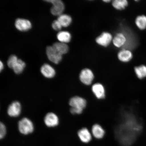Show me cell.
Segmentation results:
<instances>
[{
  "instance_id": "obj_22",
  "label": "cell",
  "mask_w": 146,
  "mask_h": 146,
  "mask_svg": "<svg viewBox=\"0 0 146 146\" xmlns=\"http://www.w3.org/2000/svg\"><path fill=\"white\" fill-rule=\"evenodd\" d=\"M136 24L140 30H144L146 28V16L142 15L138 16L136 19Z\"/></svg>"
},
{
  "instance_id": "obj_1",
  "label": "cell",
  "mask_w": 146,
  "mask_h": 146,
  "mask_svg": "<svg viewBox=\"0 0 146 146\" xmlns=\"http://www.w3.org/2000/svg\"><path fill=\"white\" fill-rule=\"evenodd\" d=\"M87 101L83 98L79 96H75L71 98L69 104L71 107V113L73 114H80L82 113L84 109L86 107Z\"/></svg>"
},
{
  "instance_id": "obj_19",
  "label": "cell",
  "mask_w": 146,
  "mask_h": 146,
  "mask_svg": "<svg viewBox=\"0 0 146 146\" xmlns=\"http://www.w3.org/2000/svg\"><path fill=\"white\" fill-rule=\"evenodd\" d=\"M135 73L137 77L140 79L146 77V66L142 65L140 66L136 67L134 68Z\"/></svg>"
},
{
  "instance_id": "obj_21",
  "label": "cell",
  "mask_w": 146,
  "mask_h": 146,
  "mask_svg": "<svg viewBox=\"0 0 146 146\" xmlns=\"http://www.w3.org/2000/svg\"><path fill=\"white\" fill-rule=\"evenodd\" d=\"M128 5L126 0H115L113 1L112 5L115 9L118 10H123Z\"/></svg>"
},
{
  "instance_id": "obj_14",
  "label": "cell",
  "mask_w": 146,
  "mask_h": 146,
  "mask_svg": "<svg viewBox=\"0 0 146 146\" xmlns=\"http://www.w3.org/2000/svg\"><path fill=\"white\" fill-rule=\"evenodd\" d=\"M93 136L98 139H100L103 137L105 135V131L101 125L98 124H94L92 128Z\"/></svg>"
},
{
  "instance_id": "obj_27",
  "label": "cell",
  "mask_w": 146,
  "mask_h": 146,
  "mask_svg": "<svg viewBox=\"0 0 146 146\" xmlns=\"http://www.w3.org/2000/svg\"><path fill=\"white\" fill-rule=\"evenodd\" d=\"M104 1L106 3H108L110 2L111 1H109V0H106V1Z\"/></svg>"
},
{
  "instance_id": "obj_13",
  "label": "cell",
  "mask_w": 146,
  "mask_h": 146,
  "mask_svg": "<svg viewBox=\"0 0 146 146\" xmlns=\"http://www.w3.org/2000/svg\"><path fill=\"white\" fill-rule=\"evenodd\" d=\"M127 42V38L123 33H119L115 36L113 40V44L118 48L125 46Z\"/></svg>"
},
{
  "instance_id": "obj_15",
  "label": "cell",
  "mask_w": 146,
  "mask_h": 146,
  "mask_svg": "<svg viewBox=\"0 0 146 146\" xmlns=\"http://www.w3.org/2000/svg\"><path fill=\"white\" fill-rule=\"evenodd\" d=\"M118 57L120 61L123 62H127L132 59L133 54L130 50L123 49L119 52Z\"/></svg>"
},
{
  "instance_id": "obj_18",
  "label": "cell",
  "mask_w": 146,
  "mask_h": 146,
  "mask_svg": "<svg viewBox=\"0 0 146 146\" xmlns=\"http://www.w3.org/2000/svg\"><path fill=\"white\" fill-rule=\"evenodd\" d=\"M62 27H67L70 25L72 22V18L71 16L67 14H61L59 16L58 18Z\"/></svg>"
},
{
  "instance_id": "obj_10",
  "label": "cell",
  "mask_w": 146,
  "mask_h": 146,
  "mask_svg": "<svg viewBox=\"0 0 146 146\" xmlns=\"http://www.w3.org/2000/svg\"><path fill=\"white\" fill-rule=\"evenodd\" d=\"M92 91L98 99H103L105 98V88L102 84L100 83L94 84L92 86Z\"/></svg>"
},
{
  "instance_id": "obj_25",
  "label": "cell",
  "mask_w": 146,
  "mask_h": 146,
  "mask_svg": "<svg viewBox=\"0 0 146 146\" xmlns=\"http://www.w3.org/2000/svg\"><path fill=\"white\" fill-rule=\"evenodd\" d=\"M52 28L56 31H59L61 30L62 27L61 24L57 20L54 21L53 22L52 25Z\"/></svg>"
},
{
  "instance_id": "obj_23",
  "label": "cell",
  "mask_w": 146,
  "mask_h": 146,
  "mask_svg": "<svg viewBox=\"0 0 146 146\" xmlns=\"http://www.w3.org/2000/svg\"><path fill=\"white\" fill-rule=\"evenodd\" d=\"M18 60L17 56L14 55H12L8 59L7 61V65L9 68L12 69L14 65L17 63Z\"/></svg>"
},
{
  "instance_id": "obj_6",
  "label": "cell",
  "mask_w": 146,
  "mask_h": 146,
  "mask_svg": "<svg viewBox=\"0 0 146 146\" xmlns=\"http://www.w3.org/2000/svg\"><path fill=\"white\" fill-rule=\"evenodd\" d=\"M112 39V36L110 33L105 32L102 33L96 38V41L98 44L104 47L108 46Z\"/></svg>"
},
{
  "instance_id": "obj_11",
  "label": "cell",
  "mask_w": 146,
  "mask_h": 146,
  "mask_svg": "<svg viewBox=\"0 0 146 146\" xmlns=\"http://www.w3.org/2000/svg\"><path fill=\"white\" fill-rule=\"evenodd\" d=\"M78 134L80 140L83 143H89L92 139L91 134L86 128H83L80 129L78 132Z\"/></svg>"
},
{
  "instance_id": "obj_17",
  "label": "cell",
  "mask_w": 146,
  "mask_h": 146,
  "mask_svg": "<svg viewBox=\"0 0 146 146\" xmlns=\"http://www.w3.org/2000/svg\"><path fill=\"white\" fill-rule=\"evenodd\" d=\"M57 39L61 42L67 43L71 40L72 36L70 33L68 32L61 31L57 34Z\"/></svg>"
},
{
  "instance_id": "obj_12",
  "label": "cell",
  "mask_w": 146,
  "mask_h": 146,
  "mask_svg": "<svg viewBox=\"0 0 146 146\" xmlns=\"http://www.w3.org/2000/svg\"><path fill=\"white\" fill-rule=\"evenodd\" d=\"M41 72L43 75L47 78H52L55 75L54 69L50 65L45 64L42 66Z\"/></svg>"
},
{
  "instance_id": "obj_2",
  "label": "cell",
  "mask_w": 146,
  "mask_h": 146,
  "mask_svg": "<svg viewBox=\"0 0 146 146\" xmlns=\"http://www.w3.org/2000/svg\"><path fill=\"white\" fill-rule=\"evenodd\" d=\"M18 127L20 133L24 135L30 134L34 130L32 122L27 118H24L20 120L18 123Z\"/></svg>"
},
{
  "instance_id": "obj_16",
  "label": "cell",
  "mask_w": 146,
  "mask_h": 146,
  "mask_svg": "<svg viewBox=\"0 0 146 146\" xmlns=\"http://www.w3.org/2000/svg\"><path fill=\"white\" fill-rule=\"evenodd\" d=\"M55 49L60 54L62 55L63 54H66L68 52L69 47L68 45L65 43L56 42L54 43L52 45Z\"/></svg>"
},
{
  "instance_id": "obj_4",
  "label": "cell",
  "mask_w": 146,
  "mask_h": 146,
  "mask_svg": "<svg viewBox=\"0 0 146 146\" xmlns=\"http://www.w3.org/2000/svg\"><path fill=\"white\" fill-rule=\"evenodd\" d=\"M46 1L52 3L53 5L51 9V13L55 16L61 15L65 9L64 5L61 0H48Z\"/></svg>"
},
{
  "instance_id": "obj_8",
  "label": "cell",
  "mask_w": 146,
  "mask_h": 146,
  "mask_svg": "<svg viewBox=\"0 0 146 146\" xmlns=\"http://www.w3.org/2000/svg\"><path fill=\"white\" fill-rule=\"evenodd\" d=\"M21 107L19 102L15 101L9 105L7 112L9 116L12 117H16L21 114Z\"/></svg>"
},
{
  "instance_id": "obj_24",
  "label": "cell",
  "mask_w": 146,
  "mask_h": 146,
  "mask_svg": "<svg viewBox=\"0 0 146 146\" xmlns=\"http://www.w3.org/2000/svg\"><path fill=\"white\" fill-rule=\"evenodd\" d=\"M6 133V127L3 123L0 124V138L2 139L5 136Z\"/></svg>"
},
{
  "instance_id": "obj_20",
  "label": "cell",
  "mask_w": 146,
  "mask_h": 146,
  "mask_svg": "<svg viewBox=\"0 0 146 146\" xmlns=\"http://www.w3.org/2000/svg\"><path fill=\"white\" fill-rule=\"evenodd\" d=\"M25 65L26 64L21 59H18L17 63L14 65L12 69L15 74H19L22 72Z\"/></svg>"
},
{
  "instance_id": "obj_9",
  "label": "cell",
  "mask_w": 146,
  "mask_h": 146,
  "mask_svg": "<svg viewBox=\"0 0 146 146\" xmlns=\"http://www.w3.org/2000/svg\"><path fill=\"white\" fill-rule=\"evenodd\" d=\"M44 122L45 125L48 127H55L59 124V118L54 113H49L46 115L44 118Z\"/></svg>"
},
{
  "instance_id": "obj_5",
  "label": "cell",
  "mask_w": 146,
  "mask_h": 146,
  "mask_svg": "<svg viewBox=\"0 0 146 146\" xmlns=\"http://www.w3.org/2000/svg\"><path fill=\"white\" fill-rule=\"evenodd\" d=\"M46 53L48 59L54 64H58L62 59V55L57 52L52 46L47 47Z\"/></svg>"
},
{
  "instance_id": "obj_26",
  "label": "cell",
  "mask_w": 146,
  "mask_h": 146,
  "mask_svg": "<svg viewBox=\"0 0 146 146\" xmlns=\"http://www.w3.org/2000/svg\"><path fill=\"white\" fill-rule=\"evenodd\" d=\"M3 68H4V65H3V63L1 61V62H0V70H1V72L3 70Z\"/></svg>"
},
{
  "instance_id": "obj_7",
  "label": "cell",
  "mask_w": 146,
  "mask_h": 146,
  "mask_svg": "<svg viewBox=\"0 0 146 146\" xmlns=\"http://www.w3.org/2000/svg\"><path fill=\"white\" fill-rule=\"evenodd\" d=\"M15 26L18 30L22 32L27 31L31 28L32 25L31 22L29 20L18 18L16 20Z\"/></svg>"
},
{
  "instance_id": "obj_3",
  "label": "cell",
  "mask_w": 146,
  "mask_h": 146,
  "mask_svg": "<svg viewBox=\"0 0 146 146\" xmlns=\"http://www.w3.org/2000/svg\"><path fill=\"white\" fill-rule=\"evenodd\" d=\"M79 78L82 83L86 85L91 84L94 79V75L90 69L85 68L80 73Z\"/></svg>"
}]
</instances>
